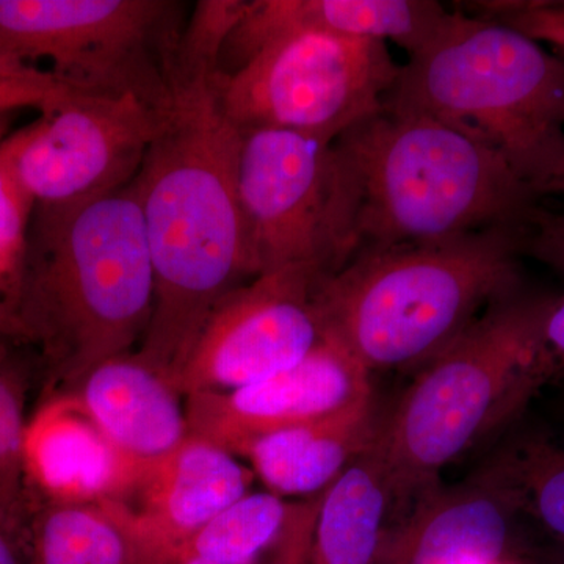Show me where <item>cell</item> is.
<instances>
[{
	"mask_svg": "<svg viewBox=\"0 0 564 564\" xmlns=\"http://www.w3.org/2000/svg\"><path fill=\"white\" fill-rule=\"evenodd\" d=\"M218 74L173 85L133 180L154 270L151 322L133 355L169 380L218 300L258 276L237 188L242 132L223 115Z\"/></svg>",
	"mask_w": 564,
	"mask_h": 564,
	"instance_id": "1",
	"label": "cell"
},
{
	"mask_svg": "<svg viewBox=\"0 0 564 564\" xmlns=\"http://www.w3.org/2000/svg\"><path fill=\"white\" fill-rule=\"evenodd\" d=\"M154 270L133 181L90 202L35 206L13 315L54 388L131 355L150 326Z\"/></svg>",
	"mask_w": 564,
	"mask_h": 564,
	"instance_id": "2",
	"label": "cell"
},
{
	"mask_svg": "<svg viewBox=\"0 0 564 564\" xmlns=\"http://www.w3.org/2000/svg\"><path fill=\"white\" fill-rule=\"evenodd\" d=\"M522 226L359 251L323 278L317 304L370 373L421 370L491 304L522 291Z\"/></svg>",
	"mask_w": 564,
	"mask_h": 564,
	"instance_id": "3",
	"label": "cell"
},
{
	"mask_svg": "<svg viewBox=\"0 0 564 564\" xmlns=\"http://www.w3.org/2000/svg\"><path fill=\"white\" fill-rule=\"evenodd\" d=\"M383 107L488 144L540 196L564 176V62L502 22L452 11L408 57Z\"/></svg>",
	"mask_w": 564,
	"mask_h": 564,
	"instance_id": "4",
	"label": "cell"
},
{
	"mask_svg": "<svg viewBox=\"0 0 564 564\" xmlns=\"http://www.w3.org/2000/svg\"><path fill=\"white\" fill-rule=\"evenodd\" d=\"M337 151L358 196L359 251L522 226L541 196L488 144L383 107Z\"/></svg>",
	"mask_w": 564,
	"mask_h": 564,
	"instance_id": "5",
	"label": "cell"
},
{
	"mask_svg": "<svg viewBox=\"0 0 564 564\" xmlns=\"http://www.w3.org/2000/svg\"><path fill=\"white\" fill-rule=\"evenodd\" d=\"M555 300L522 291L505 296L419 370L375 437L404 500L433 496L445 467L510 422L544 386L536 352Z\"/></svg>",
	"mask_w": 564,
	"mask_h": 564,
	"instance_id": "6",
	"label": "cell"
},
{
	"mask_svg": "<svg viewBox=\"0 0 564 564\" xmlns=\"http://www.w3.org/2000/svg\"><path fill=\"white\" fill-rule=\"evenodd\" d=\"M181 24L172 0H0V57L46 58L82 95L165 111Z\"/></svg>",
	"mask_w": 564,
	"mask_h": 564,
	"instance_id": "7",
	"label": "cell"
},
{
	"mask_svg": "<svg viewBox=\"0 0 564 564\" xmlns=\"http://www.w3.org/2000/svg\"><path fill=\"white\" fill-rule=\"evenodd\" d=\"M237 188L258 276L295 265L334 274L358 254V196L334 141L242 132Z\"/></svg>",
	"mask_w": 564,
	"mask_h": 564,
	"instance_id": "8",
	"label": "cell"
},
{
	"mask_svg": "<svg viewBox=\"0 0 564 564\" xmlns=\"http://www.w3.org/2000/svg\"><path fill=\"white\" fill-rule=\"evenodd\" d=\"M400 68L384 41L299 32L218 74L217 98L240 132L280 129L336 141L383 109Z\"/></svg>",
	"mask_w": 564,
	"mask_h": 564,
	"instance_id": "9",
	"label": "cell"
},
{
	"mask_svg": "<svg viewBox=\"0 0 564 564\" xmlns=\"http://www.w3.org/2000/svg\"><path fill=\"white\" fill-rule=\"evenodd\" d=\"M325 276L315 267H285L226 293L170 383L182 399L231 392L303 361L325 334L317 304Z\"/></svg>",
	"mask_w": 564,
	"mask_h": 564,
	"instance_id": "10",
	"label": "cell"
},
{
	"mask_svg": "<svg viewBox=\"0 0 564 564\" xmlns=\"http://www.w3.org/2000/svg\"><path fill=\"white\" fill-rule=\"evenodd\" d=\"M163 111L132 96H85L32 122L17 159L35 206L90 202L135 180Z\"/></svg>",
	"mask_w": 564,
	"mask_h": 564,
	"instance_id": "11",
	"label": "cell"
},
{
	"mask_svg": "<svg viewBox=\"0 0 564 564\" xmlns=\"http://www.w3.org/2000/svg\"><path fill=\"white\" fill-rule=\"evenodd\" d=\"M372 373L325 332L303 361L231 392L185 397L188 436L242 458L254 441L373 397Z\"/></svg>",
	"mask_w": 564,
	"mask_h": 564,
	"instance_id": "12",
	"label": "cell"
},
{
	"mask_svg": "<svg viewBox=\"0 0 564 564\" xmlns=\"http://www.w3.org/2000/svg\"><path fill=\"white\" fill-rule=\"evenodd\" d=\"M69 393L117 458L120 488L188 437L181 393L133 352L95 367Z\"/></svg>",
	"mask_w": 564,
	"mask_h": 564,
	"instance_id": "13",
	"label": "cell"
},
{
	"mask_svg": "<svg viewBox=\"0 0 564 564\" xmlns=\"http://www.w3.org/2000/svg\"><path fill=\"white\" fill-rule=\"evenodd\" d=\"M254 473L236 455L188 436L172 454L129 478L137 532L162 547H176L225 508L251 492Z\"/></svg>",
	"mask_w": 564,
	"mask_h": 564,
	"instance_id": "14",
	"label": "cell"
},
{
	"mask_svg": "<svg viewBox=\"0 0 564 564\" xmlns=\"http://www.w3.org/2000/svg\"><path fill=\"white\" fill-rule=\"evenodd\" d=\"M451 13L432 0H252L226 40L220 65L228 62L234 73L267 44L299 32L380 40L411 57Z\"/></svg>",
	"mask_w": 564,
	"mask_h": 564,
	"instance_id": "15",
	"label": "cell"
},
{
	"mask_svg": "<svg viewBox=\"0 0 564 564\" xmlns=\"http://www.w3.org/2000/svg\"><path fill=\"white\" fill-rule=\"evenodd\" d=\"M421 507L397 492L373 441L323 494L313 564H392L400 538Z\"/></svg>",
	"mask_w": 564,
	"mask_h": 564,
	"instance_id": "16",
	"label": "cell"
},
{
	"mask_svg": "<svg viewBox=\"0 0 564 564\" xmlns=\"http://www.w3.org/2000/svg\"><path fill=\"white\" fill-rule=\"evenodd\" d=\"M519 518L496 480L480 470L454 491H436L415 511L393 564H499Z\"/></svg>",
	"mask_w": 564,
	"mask_h": 564,
	"instance_id": "17",
	"label": "cell"
},
{
	"mask_svg": "<svg viewBox=\"0 0 564 564\" xmlns=\"http://www.w3.org/2000/svg\"><path fill=\"white\" fill-rule=\"evenodd\" d=\"M378 426L370 397L328 417L267 434L242 458L269 492L310 499L326 491L373 444Z\"/></svg>",
	"mask_w": 564,
	"mask_h": 564,
	"instance_id": "18",
	"label": "cell"
},
{
	"mask_svg": "<svg viewBox=\"0 0 564 564\" xmlns=\"http://www.w3.org/2000/svg\"><path fill=\"white\" fill-rule=\"evenodd\" d=\"M31 564H135V530L120 503L44 492L28 524Z\"/></svg>",
	"mask_w": 564,
	"mask_h": 564,
	"instance_id": "19",
	"label": "cell"
},
{
	"mask_svg": "<svg viewBox=\"0 0 564 564\" xmlns=\"http://www.w3.org/2000/svg\"><path fill=\"white\" fill-rule=\"evenodd\" d=\"M484 470L507 491L519 516L558 545L564 562L563 441L529 434L502 448Z\"/></svg>",
	"mask_w": 564,
	"mask_h": 564,
	"instance_id": "20",
	"label": "cell"
},
{
	"mask_svg": "<svg viewBox=\"0 0 564 564\" xmlns=\"http://www.w3.org/2000/svg\"><path fill=\"white\" fill-rule=\"evenodd\" d=\"M291 502L272 492H248L176 545L177 551L218 564H259L276 543Z\"/></svg>",
	"mask_w": 564,
	"mask_h": 564,
	"instance_id": "21",
	"label": "cell"
},
{
	"mask_svg": "<svg viewBox=\"0 0 564 564\" xmlns=\"http://www.w3.org/2000/svg\"><path fill=\"white\" fill-rule=\"evenodd\" d=\"M43 497L33 474L22 381L0 366V511L21 529Z\"/></svg>",
	"mask_w": 564,
	"mask_h": 564,
	"instance_id": "22",
	"label": "cell"
},
{
	"mask_svg": "<svg viewBox=\"0 0 564 564\" xmlns=\"http://www.w3.org/2000/svg\"><path fill=\"white\" fill-rule=\"evenodd\" d=\"M31 132L32 122L10 133L0 144V302L11 314L35 210V202L22 185L17 170L18 154Z\"/></svg>",
	"mask_w": 564,
	"mask_h": 564,
	"instance_id": "23",
	"label": "cell"
},
{
	"mask_svg": "<svg viewBox=\"0 0 564 564\" xmlns=\"http://www.w3.org/2000/svg\"><path fill=\"white\" fill-rule=\"evenodd\" d=\"M247 0H202L174 51L170 87L220 73L223 47L248 9Z\"/></svg>",
	"mask_w": 564,
	"mask_h": 564,
	"instance_id": "24",
	"label": "cell"
},
{
	"mask_svg": "<svg viewBox=\"0 0 564 564\" xmlns=\"http://www.w3.org/2000/svg\"><path fill=\"white\" fill-rule=\"evenodd\" d=\"M85 96L52 70L0 57V111L36 109L41 115H47Z\"/></svg>",
	"mask_w": 564,
	"mask_h": 564,
	"instance_id": "25",
	"label": "cell"
},
{
	"mask_svg": "<svg viewBox=\"0 0 564 564\" xmlns=\"http://www.w3.org/2000/svg\"><path fill=\"white\" fill-rule=\"evenodd\" d=\"M484 20L502 22L540 44H547L564 62V2H477L470 7Z\"/></svg>",
	"mask_w": 564,
	"mask_h": 564,
	"instance_id": "26",
	"label": "cell"
},
{
	"mask_svg": "<svg viewBox=\"0 0 564 564\" xmlns=\"http://www.w3.org/2000/svg\"><path fill=\"white\" fill-rule=\"evenodd\" d=\"M322 494L310 499L295 500L289 507L288 521L276 543L259 564H313L315 521L323 500Z\"/></svg>",
	"mask_w": 564,
	"mask_h": 564,
	"instance_id": "27",
	"label": "cell"
},
{
	"mask_svg": "<svg viewBox=\"0 0 564 564\" xmlns=\"http://www.w3.org/2000/svg\"><path fill=\"white\" fill-rule=\"evenodd\" d=\"M522 254L564 273V212L538 206L522 226Z\"/></svg>",
	"mask_w": 564,
	"mask_h": 564,
	"instance_id": "28",
	"label": "cell"
},
{
	"mask_svg": "<svg viewBox=\"0 0 564 564\" xmlns=\"http://www.w3.org/2000/svg\"><path fill=\"white\" fill-rule=\"evenodd\" d=\"M536 373L543 384L564 377V296L555 300L544 323L538 345Z\"/></svg>",
	"mask_w": 564,
	"mask_h": 564,
	"instance_id": "29",
	"label": "cell"
},
{
	"mask_svg": "<svg viewBox=\"0 0 564 564\" xmlns=\"http://www.w3.org/2000/svg\"><path fill=\"white\" fill-rule=\"evenodd\" d=\"M0 564H31L28 532L0 511Z\"/></svg>",
	"mask_w": 564,
	"mask_h": 564,
	"instance_id": "30",
	"label": "cell"
},
{
	"mask_svg": "<svg viewBox=\"0 0 564 564\" xmlns=\"http://www.w3.org/2000/svg\"><path fill=\"white\" fill-rule=\"evenodd\" d=\"M133 530H135V564H174L165 549L144 540L137 532L135 525H133Z\"/></svg>",
	"mask_w": 564,
	"mask_h": 564,
	"instance_id": "31",
	"label": "cell"
},
{
	"mask_svg": "<svg viewBox=\"0 0 564 564\" xmlns=\"http://www.w3.org/2000/svg\"><path fill=\"white\" fill-rule=\"evenodd\" d=\"M0 343L22 344L20 326L10 314L0 311Z\"/></svg>",
	"mask_w": 564,
	"mask_h": 564,
	"instance_id": "32",
	"label": "cell"
},
{
	"mask_svg": "<svg viewBox=\"0 0 564 564\" xmlns=\"http://www.w3.org/2000/svg\"><path fill=\"white\" fill-rule=\"evenodd\" d=\"M165 549L170 556H172L174 564H218L214 562H207V560L199 558V556L187 554V552L177 551V549Z\"/></svg>",
	"mask_w": 564,
	"mask_h": 564,
	"instance_id": "33",
	"label": "cell"
},
{
	"mask_svg": "<svg viewBox=\"0 0 564 564\" xmlns=\"http://www.w3.org/2000/svg\"><path fill=\"white\" fill-rule=\"evenodd\" d=\"M11 115L13 111H0V144L10 135Z\"/></svg>",
	"mask_w": 564,
	"mask_h": 564,
	"instance_id": "34",
	"label": "cell"
},
{
	"mask_svg": "<svg viewBox=\"0 0 564 564\" xmlns=\"http://www.w3.org/2000/svg\"><path fill=\"white\" fill-rule=\"evenodd\" d=\"M0 311H3V313L10 314L11 317H13V314H11V311L9 310V307H7L6 304H3L2 302H0ZM14 321H17V318H14ZM18 326H20V325H18Z\"/></svg>",
	"mask_w": 564,
	"mask_h": 564,
	"instance_id": "35",
	"label": "cell"
},
{
	"mask_svg": "<svg viewBox=\"0 0 564 564\" xmlns=\"http://www.w3.org/2000/svg\"><path fill=\"white\" fill-rule=\"evenodd\" d=\"M560 195H563V196H564V176H563L562 191H560Z\"/></svg>",
	"mask_w": 564,
	"mask_h": 564,
	"instance_id": "36",
	"label": "cell"
},
{
	"mask_svg": "<svg viewBox=\"0 0 564 564\" xmlns=\"http://www.w3.org/2000/svg\"><path fill=\"white\" fill-rule=\"evenodd\" d=\"M558 564H564V562H558Z\"/></svg>",
	"mask_w": 564,
	"mask_h": 564,
	"instance_id": "37",
	"label": "cell"
},
{
	"mask_svg": "<svg viewBox=\"0 0 564 564\" xmlns=\"http://www.w3.org/2000/svg\"><path fill=\"white\" fill-rule=\"evenodd\" d=\"M499 564H502V563H499Z\"/></svg>",
	"mask_w": 564,
	"mask_h": 564,
	"instance_id": "38",
	"label": "cell"
},
{
	"mask_svg": "<svg viewBox=\"0 0 564 564\" xmlns=\"http://www.w3.org/2000/svg\"><path fill=\"white\" fill-rule=\"evenodd\" d=\"M564 378V377H563Z\"/></svg>",
	"mask_w": 564,
	"mask_h": 564,
	"instance_id": "39",
	"label": "cell"
}]
</instances>
